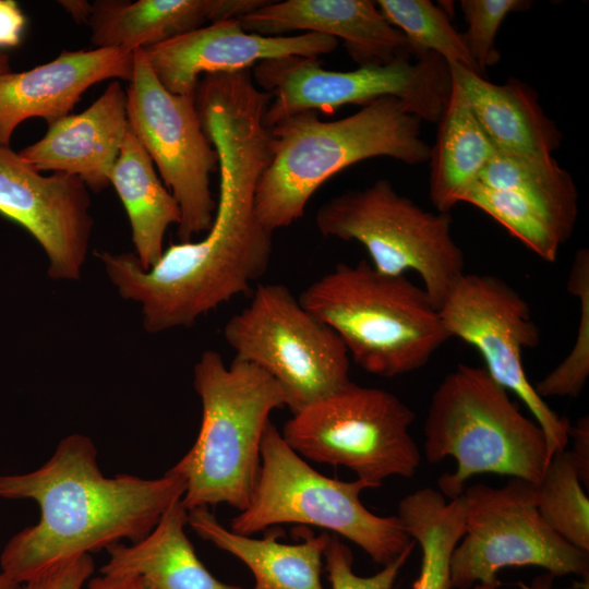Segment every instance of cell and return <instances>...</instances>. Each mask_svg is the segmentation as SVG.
<instances>
[{"label":"cell","instance_id":"1","mask_svg":"<svg viewBox=\"0 0 589 589\" xmlns=\"http://www.w3.org/2000/svg\"><path fill=\"white\" fill-rule=\"evenodd\" d=\"M269 141L265 130L243 122L213 130L219 196L203 239L171 243L148 269L132 252H95L118 293L141 305L146 332L191 327L199 317L247 292L267 271L273 232L256 217L255 193L271 161Z\"/></svg>","mask_w":589,"mask_h":589},{"label":"cell","instance_id":"2","mask_svg":"<svg viewBox=\"0 0 589 589\" xmlns=\"http://www.w3.org/2000/svg\"><path fill=\"white\" fill-rule=\"evenodd\" d=\"M184 492V479L169 471L157 479L105 477L92 438L70 434L38 469L0 476V497L33 500L40 510L4 545L1 572L21 585L63 561L136 542Z\"/></svg>","mask_w":589,"mask_h":589},{"label":"cell","instance_id":"3","mask_svg":"<svg viewBox=\"0 0 589 589\" xmlns=\"http://www.w3.org/2000/svg\"><path fill=\"white\" fill-rule=\"evenodd\" d=\"M272 158L255 193V214L268 231L300 219L316 190L347 167L372 157L407 165L429 161L421 120L395 97H382L357 112L323 121L302 111L271 129Z\"/></svg>","mask_w":589,"mask_h":589},{"label":"cell","instance_id":"4","mask_svg":"<svg viewBox=\"0 0 589 589\" xmlns=\"http://www.w3.org/2000/svg\"><path fill=\"white\" fill-rule=\"evenodd\" d=\"M202 422L190 450L168 471L184 479L188 509L251 501L261 467V443L273 410L286 406L280 385L261 368L204 351L193 370Z\"/></svg>","mask_w":589,"mask_h":589},{"label":"cell","instance_id":"5","mask_svg":"<svg viewBox=\"0 0 589 589\" xmlns=\"http://www.w3.org/2000/svg\"><path fill=\"white\" fill-rule=\"evenodd\" d=\"M298 299L370 374L394 377L416 371L450 338L423 287L405 275L380 273L364 260L337 264Z\"/></svg>","mask_w":589,"mask_h":589},{"label":"cell","instance_id":"6","mask_svg":"<svg viewBox=\"0 0 589 589\" xmlns=\"http://www.w3.org/2000/svg\"><path fill=\"white\" fill-rule=\"evenodd\" d=\"M424 455L446 457L456 471L438 479L440 492L456 498L469 478L495 473L538 483L551 458L544 431L524 416L486 370L459 364L434 390L424 422Z\"/></svg>","mask_w":589,"mask_h":589},{"label":"cell","instance_id":"7","mask_svg":"<svg viewBox=\"0 0 589 589\" xmlns=\"http://www.w3.org/2000/svg\"><path fill=\"white\" fill-rule=\"evenodd\" d=\"M362 479L341 481L313 469L269 421L261 443V467L248 507L231 520V531L251 536L274 525L321 527L361 548L384 566L416 544L398 516H378L361 502Z\"/></svg>","mask_w":589,"mask_h":589},{"label":"cell","instance_id":"8","mask_svg":"<svg viewBox=\"0 0 589 589\" xmlns=\"http://www.w3.org/2000/svg\"><path fill=\"white\" fill-rule=\"evenodd\" d=\"M450 224L449 213L423 209L386 179L329 199L315 215L320 235L359 242L380 273H417L437 310L465 274Z\"/></svg>","mask_w":589,"mask_h":589},{"label":"cell","instance_id":"9","mask_svg":"<svg viewBox=\"0 0 589 589\" xmlns=\"http://www.w3.org/2000/svg\"><path fill=\"white\" fill-rule=\"evenodd\" d=\"M224 338L236 360L267 372L292 413L350 382L349 353L338 335L310 313L281 284H262L232 315Z\"/></svg>","mask_w":589,"mask_h":589},{"label":"cell","instance_id":"10","mask_svg":"<svg viewBox=\"0 0 589 589\" xmlns=\"http://www.w3.org/2000/svg\"><path fill=\"white\" fill-rule=\"evenodd\" d=\"M414 418L396 395L350 381L293 413L281 436L300 456L344 466L378 488L389 477L417 472L421 454L409 431Z\"/></svg>","mask_w":589,"mask_h":589},{"label":"cell","instance_id":"11","mask_svg":"<svg viewBox=\"0 0 589 589\" xmlns=\"http://www.w3.org/2000/svg\"><path fill=\"white\" fill-rule=\"evenodd\" d=\"M251 73L273 97L264 116L268 129L298 112L333 113L382 97L398 98L421 121L437 123L453 84L448 63L433 52L419 58L405 53L352 71L326 70L318 58L287 56L262 61Z\"/></svg>","mask_w":589,"mask_h":589},{"label":"cell","instance_id":"12","mask_svg":"<svg viewBox=\"0 0 589 589\" xmlns=\"http://www.w3.org/2000/svg\"><path fill=\"white\" fill-rule=\"evenodd\" d=\"M465 532L450 558L454 589L501 585L507 567L537 566L554 578H588L589 553L569 544L542 518L536 485L510 478L503 486L477 483L462 492Z\"/></svg>","mask_w":589,"mask_h":589},{"label":"cell","instance_id":"13","mask_svg":"<svg viewBox=\"0 0 589 589\" xmlns=\"http://www.w3.org/2000/svg\"><path fill=\"white\" fill-rule=\"evenodd\" d=\"M129 83V125L178 202L179 242L192 241L212 227L217 202L211 191V176L218 170L219 161L203 130L195 94L169 92L153 72L143 49L133 51Z\"/></svg>","mask_w":589,"mask_h":589},{"label":"cell","instance_id":"14","mask_svg":"<svg viewBox=\"0 0 589 589\" xmlns=\"http://www.w3.org/2000/svg\"><path fill=\"white\" fill-rule=\"evenodd\" d=\"M438 312L450 337L476 348L489 375L526 405L545 433L551 456L566 449L569 420L538 395L524 369V351L539 344L540 332L520 294L495 276L464 274Z\"/></svg>","mask_w":589,"mask_h":589},{"label":"cell","instance_id":"15","mask_svg":"<svg viewBox=\"0 0 589 589\" xmlns=\"http://www.w3.org/2000/svg\"><path fill=\"white\" fill-rule=\"evenodd\" d=\"M86 184L61 172L44 176L0 144V214L25 228L48 259L53 280H76L93 230Z\"/></svg>","mask_w":589,"mask_h":589},{"label":"cell","instance_id":"16","mask_svg":"<svg viewBox=\"0 0 589 589\" xmlns=\"http://www.w3.org/2000/svg\"><path fill=\"white\" fill-rule=\"evenodd\" d=\"M337 46V39L316 33L294 36L250 33L238 19H229L144 48L143 52L169 92L192 95L202 74L252 70L262 61L287 56L318 58Z\"/></svg>","mask_w":589,"mask_h":589},{"label":"cell","instance_id":"17","mask_svg":"<svg viewBox=\"0 0 589 589\" xmlns=\"http://www.w3.org/2000/svg\"><path fill=\"white\" fill-rule=\"evenodd\" d=\"M133 52L115 48L63 50L28 71L0 76V144L10 146L15 129L31 118L47 124L70 115L87 88L109 79L130 82Z\"/></svg>","mask_w":589,"mask_h":589},{"label":"cell","instance_id":"18","mask_svg":"<svg viewBox=\"0 0 589 589\" xmlns=\"http://www.w3.org/2000/svg\"><path fill=\"white\" fill-rule=\"evenodd\" d=\"M238 20L247 32L264 36L304 31L341 39L359 67L385 64L410 55L406 37L386 20L375 1H267Z\"/></svg>","mask_w":589,"mask_h":589},{"label":"cell","instance_id":"19","mask_svg":"<svg viewBox=\"0 0 589 589\" xmlns=\"http://www.w3.org/2000/svg\"><path fill=\"white\" fill-rule=\"evenodd\" d=\"M128 128L127 92L113 81L83 112L49 124L46 134L19 155L39 172L75 176L99 192L110 185Z\"/></svg>","mask_w":589,"mask_h":589},{"label":"cell","instance_id":"20","mask_svg":"<svg viewBox=\"0 0 589 589\" xmlns=\"http://www.w3.org/2000/svg\"><path fill=\"white\" fill-rule=\"evenodd\" d=\"M267 0H98L87 25L96 48L133 52L158 45L205 22L239 19Z\"/></svg>","mask_w":589,"mask_h":589},{"label":"cell","instance_id":"21","mask_svg":"<svg viewBox=\"0 0 589 589\" xmlns=\"http://www.w3.org/2000/svg\"><path fill=\"white\" fill-rule=\"evenodd\" d=\"M448 65L452 79L496 152L544 158L558 148L562 133L526 83L509 79L494 84L458 63Z\"/></svg>","mask_w":589,"mask_h":589},{"label":"cell","instance_id":"22","mask_svg":"<svg viewBox=\"0 0 589 589\" xmlns=\"http://www.w3.org/2000/svg\"><path fill=\"white\" fill-rule=\"evenodd\" d=\"M188 525L245 564L255 579L252 589H325L321 576L328 532L314 536L305 530L301 532L304 540L296 544L280 543L279 529L253 539L226 529L207 507L188 510Z\"/></svg>","mask_w":589,"mask_h":589},{"label":"cell","instance_id":"23","mask_svg":"<svg viewBox=\"0 0 589 589\" xmlns=\"http://www.w3.org/2000/svg\"><path fill=\"white\" fill-rule=\"evenodd\" d=\"M187 525L188 509L180 500L143 539L107 549L99 573L134 575L152 589H244L218 580L206 568L187 537Z\"/></svg>","mask_w":589,"mask_h":589},{"label":"cell","instance_id":"24","mask_svg":"<svg viewBox=\"0 0 589 589\" xmlns=\"http://www.w3.org/2000/svg\"><path fill=\"white\" fill-rule=\"evenodd\" d=\"M109 180L129 217L134 254L148 269L160 259L166 231L180 224L181 213L130 125Z\"/></svg>","mask_w":589,"mask_h":589},{"label":"cell","instance_id":"25","mask_svg":"<svg viewBox=\"0 0 589 589\" xmlns=\"http://www.w3.org/2000/svg\"><path fill=\"white\" fill-rule=\"evenodd\" d=\"M452 91L437 121L430 151V197L440 213H449L479 180L496 149L481 129L460 88Z\"/></svg>","mask_w":589,"mask_h":589},{"label":"cell","instance_id":"26","mask_svg":"<svg viewBox=\"0 0 589 589\" xmlns=\"http://www.w3.org/2000/svg\"><path fill=\"white\" fill-rule=\"evenodd\" d=\"M464 513L462 495L446 501L430 486L399 502L397 516L421 550L420 572L412 589H453L450 558L465 532Z\"/></svg>","mask_w":589,"mask_h":589},{"label":"cell","instance_id":"27","mask_svg":"<svg viewBox=\"0 0 589 589\" xmlns=\"http://www.w3.org/2000/svg\"><path fill=\"white\" fill-rule=\"evenodd\" d=\"M477 182L514 192L575 228L577 188L570 175L552 156L530 158L496 152Z\"/></svg>","mask_w":589,"mask_h":589},{"label":"cell","instance_id":"28","mask_svg":"<svg viewBox=\"0 0 589 589\" xmlns=\"http://www.w3.org/2000/svg\"><path fill=\"white\" fill-rule=\"evenodd\" d=\"M469 203L501 224L529 250L546 262H554L574 227L549 211L519 195L476 182L465 194Z\"/></svg>","mask_w":589,"mask_h":589},{"label":"cell","instance_id":"29","mask_svg":"<svg viewBox=\"0 0 589 589\" xmlns=\"http://www.w3.org/2000/svg\"><path fill=\"white\" fill-rule=\"evenodd\" d=\"M536 485L539 513L565 541L589 553V500L570 450L552 454Z\"/></svg>","mask_w":589,"mask_h":589},{"label":"cell","instance_id":"30","mask_svg":"<svg viewBox=\"0 0 589 589\" xmlns=\"http://www.w3.org/2000/svg\"><path fill=\"white\" fill-rule=\"evenodd\" d=\"M382 14L406 37L409 52L419 58L431 52L482 75L468 52L461 34L444 10L429 0H378Z\"/></svg>","mask_w":589,"mask_h":589},{"label":"cell","instance_id":"31","mask_svg":"<svg viewBox=\"0 0 589 589\" xmlns=\"http://www.w3.org/2000/svg\"><path fill=\"white\" fill-rule=\"evenodd\" d=\"M568 291L578 298L580 320L577 337L564 360L533 386L545 397H577L589 375V252L580 249L570 268Z\"/></svg>","mask_w":589,"mask_h":589},{"label":"cell","instance_id":"32","mask_svg":"<svg viewBox=\"0 0 589 589\" xmlns=\"http://www.w3.org/2000/svg\"><path fill=\"white\" fill-rule=\"evenodd\" d=\"M531 4V1L525 0L460 1V8L468 25L461 37L482 75L488 67L496 64L500 60L494 41L503 20L510 12L526 10Z\"/></svg>","mask_w":589,"mask_h":589},{"label":"cell","instance_id":"33","mask_svg":"<svg viewBox=\"0 0 589 589\" xmlns=\"http://www.w3.org/2000/svg\"><path fill=\"white\" fill-rule=\"evenodd\" d=\"M414 545L408 548L393 562L371 575L360 576L353 572V554L339 540L337 534H330L324 550L325 570L330 589H395L396 580Z\"/></svg>","mask_w":589,"mask_h":589},{"label":"cell","instance_id":"34","mask_svg":"<svg viewBox=\"0 0 589 589\" xmlns=\"http://www.w3.org/2000/svg\"><path fill=\"white\" fill-rule=\"evenodd\" d=\"M94 568L89 554L80 555L41 572L21 584L19 589H83Z\"/></svg>","mask_w":589,"mask_h":589},{"label":"cell","instance_id":"35","mask_svg":"<svg viewBox=\"0 0 589 589\" xmlns=\"http://www.w3.org/2000/svg\"><path fill=\"white\" fill-rule=\"evenodd\" d=\"M25 16L13 0H0V47H15L21 41Z\"/></svg>","mask_w":589,"mask_h":589},{"label":"cell","instance_id":"36","mask_svg":"<svg viewBox=\"0 0 589 589\" xmlns=\"http://www.w3.org/2000/svg\"><path fill=\"white\" fill-rule=\"evenodd\" d=\"M569 437L573 438L570 450L578 468L580 480L588 488L589 482V418L581 417L575 425H570Z\"/></svg>","mask_w":589,"mask_h":589},{"label":"cell","instance_id":"37","mask_svg":"<svg viewBox=\"0 0 589 589\" xmlns=\"http://www.w3.org/2000/svg\"><path fill=\"white\" fill-rule=\"evenodd\" d=\"M83 589H152L134 575L101 574L91 577Z\"/></svg>","mask_w":589,"mask_h":589},{"label":"cell","instance_id":"38","mask_svg":"<svg viewBox=\"0 0 589 589\" xmlns=\"http://www.w3.org/2000/svg\"><path fill=\"white\" fill-rule=\"evenodd\" d=\"M58 3L72 16L76 23L87 24L91 13L92 4L82 0H67L58 1Z\"/></svg>","mask_w":589,"mask_h":589},{"label":"cell","instance_id":"39","mask_svg":"<svg viewBox=\"0 0 589 589\" xmlns=\"http://www.w3.org/2000/svg\"><path fill=\"white\" fill-rule=\"evenodd\" d=\"M554 577L549 573H543L534 577L529 586L519 584L522 589H553Z\"/></svg>","mask_w":589,"mask_h":589},{"label":"cell","instance_id":"40","mask_svg":"<svg viewBox=\"0 0 589 589\" xmlns=\"http://www.w3.org/2000/svg\"><path fill=\"white\" fill-rule=\"evenodd\" d=\"M20 584L9 578L2 572L0 573V589H19Z\"/></svg>","mask_w":589,"mask_h":589},{"label":"cell","instance_id":"41","mask_svg":"<svg viewBox=\"0 0 589 589\" xmlns=\"http://www.w3.org/2000/svg\"><path fill=\"white\" fill-rule=\"evenodd\" d=\"M10 59L7 55L0 53V76L10 73Z\"/></svg>","mask_w":589,"mask_h":589},{"label":"cell","instance_id":"42","mask_svg":"<svg viewBox=\"0 0 589 589\" xmlns=\"http://www.w3.org/2000/svg\"><path fill=\"white\" fill-rule=\"evenodd\" d=\"M501 585H482V584H477L474 585L473 587H471L470 589H498ZM522 589V588H520Z\"/></svg>","mask_w":589,"mask_h":589}]
</instances>
